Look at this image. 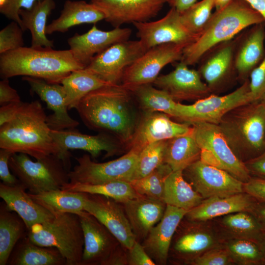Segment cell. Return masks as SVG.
<instances>
[{"instance_id": "6f0895ef", "label": "cell", "mask_w": 265, "mask_h": 265, "mask_svg": "<svg viewBox=\"0 0 265 265\" xmlns=\"http://www.w3.org/2000/svg\"><path fill=\"white\" fill-rule=\"evenodd\" d=\"M265 232V202L257 201L250 211Z\"/></svg>"}, {"instance_id": "8d00e7d4", "label": "cell", "mask_w": 265, "mask_h": 265, "mask_svg": "<svg viewBox=\"0 0 265 265\" xmlns=\"http://www.w3.org/2000/svg\"><path fill=\"white\" fill-rule=\"evenodd\" d=\"M203 199L184 178L183 171H172L166 178L163 201L166 205L189 211Z\"/></svg>"}, {"instance_id": "f5cc1de1", "label": "cell", "mask_w": 265, "mask_h": 265, "mask_svg": "<svg viewBox=\"0 0 265 265\" xmlns=\"http://www.w3.org/2000/svg\"><path fill=\"white\" fill-rule=\"evenodd\" d=\"M20 97L17 91L9 84L8 79H2L0 81V105L1 106L15 103L21 102Z\"/></svg>"}, {"instance_id": "f6af8a7d", "label": "cell", "mask_w": 265, "mask_h": 265, "mask_svg": "<svg viewBox=\"0 0 265 265\" xmlns=\"http://www.w3.org/2000/svg\"><path fill=\"white\" fill-rule=\"evenodd\" d=\"M23 32L20 26L12 21L0 31V54L24 47Z\"/></svg>"}, {"instance_id": "7402d4cb", "label": "cell", "mask_w": 265, "mask_h": 265, "mask_svg": "<svg viewBox=\"0 0 265 265\" xmlns=\"http://www.w3.org/2000/svg\"><path fill=\"white\" fill-rule=\"evenodd\" d=\"M132 32L130 28L120 27L104 31L94 24L84 33H75L67 42L75 59L85 68L97 54L115 43L129 40Z\"/></svg>"}, {"instance_id": "be15d7a7", "label": "cell", "mask_w": 265, "mask_h": 265, "mask_svg": "<svg viewBox=\"0 0 265 265\" xmlns=\"http://www.w3.org/2000/svg\"><path fill=\"white\" fill-rule=\"evenodd\" d=\"M261 102H262L265 106V92L263 95V96L261 97V99L259 100Z\"/></svg>"}, {"instance_id": "cb8c5ba5", "label": "cell", "mask_w": 265, "mask_h": 265, "mask_svg": "<svg viewBox=\"0 0 265 265\" xmlns=\"http://www.w3.org/2000/svg\"><path fill=\"white\" fill-rule=\"evenodd\" d=\"M31 91L37 94L45 102L53 113L47 116V123L49 128L54 130L74 129L79 123L72 118L68 112L66 93L60 83H51L46 80L33 77L23 76Z\"/></svg>"}, {"instance_id": "816d5d0a", "label": "cell", "mask_w": 265, "mask_h": 265, "mask_svg": "<svg viewBox=\"0 0 265 265\" xmlns=\"http://www.w3.org/2000/svg\"><path fill=\"white\" fill-rule=\"evenodd\" d=\"M12 154L7 150L0 148V179L3 183L9 186H14L20 182L10 171L9 160Z\"/></svg>"}, {"instance_id": "d6986e66", "label": "cell", "mask_w": 265, "mask_h": 265, "mask_svg": "<svg viewBox=\"0 0 265 265\" xmlns=\"http://www.w3.org/2000/svg\"><path fill=\"white\" fill-rule=\"evenodd\" d=\"M80 218L84 237L80 265H105L120 243L108 229L95 217L83 211Z\"/></svg>"}, {"instance_id": "f546056e", "label": "cell", "mask_w": 265, "mask_h": 265, "mask_svg": "<svg viewBox=\"0 0 265 265\" xmlns=\"http://www.w3.org/2000/svg\"><path fill=\"white\" fill-rule=\"evenodd\" d=\"M105 19V13L90 2L66 0L60 15L47 26L46 33H63L73 26L83 24H95Z\"/></svg>"}, {"instance_id": "52a82bcc", "label": "cell", "mask_w": 265, "mask_h": 265, "mask_svg": "<svg viewBox=\"0 0 265 265\" xmlns=\"http://www.w3.org/2000/svg\"><path fill=\"white\" fill-rule=\"evenodd\" d=\"M27 154L13 153L9 168L28 192L38 194L60 189L70 182V171L56 155H51L33 161Z\"/></svg>"}, {"instance_id": "9a60e30c", "label": "cell", "mask_w": 265, "mask_h": 265, "mask_svg": "<svg viewBox=\"0 0 265 265\" xmlns=\"http://www.w3.org/2000/svg\"><path fill=\"white\" fill-rule=\"evenodd\" d=\"M184 178L204 199L244 192L243 183L226 171L200 159L183 171Z\"/></svg>"}, {"instance_id": "60d3db41", "label": "cell", "mask_w": 265, "mask_h": 265, "mask_svg": "<svg viewBox=\"0 0 265 265\" xmlns=\"http://www.w3.org/2000/svg\"><path fill=\"white\" fill-rule=\"evenodd\" d=\"M235 265H265L264 258L259 243L245 238H232L223 241Z\"/></svg>"}, {"instance_id": "83f0119b", "label": "cell", "mask_w": 265, "mask_h": 265, "mask_svg": "<svg viewBox=\"0 0 265 265\" xmlns=\"http://www.w3.org/2000/svg\"><path fill=\"white\" fill-rule=\"evenodd\" d=\"M136 240L144 239L151 229L162 218L164 201L140 195L121 203Z\"/></svg>"}, {"instance_id": "4dcf8cb0", "label": "cell", "mask_w": 265, "mask_h": 265, "mask_svg": "<svg viewBox=\"0 0 265 265\" xmlns=\"http://www.w3.org/2000/svg\"><path fill=\"white\" fill-rule=\"evenodd\" d=\"M223 240L245 238L258 243L265 232L248 211L233 212L212 219Z\"/></svg>"}, {"instance_id": "b9f144b4", "label": "cell", "mask_w": 265, "mask_h": 265, "mask_svg": "<svg viewBox=\"0 0 265 265\" xmlns=\"http://www.w3.org/2000/svg\"><path fill=\"white\" fill-rule=\"evenodd\" d=\"M172 171L163 163L145 177L130 183L138 194L163 201L165 179Z\"/></svg>"}, {"instance_id": "277c9868", "label": "cell", "mask_w": 265, "mask_h": 265, "mask_svg": "<svg viewBox=\"0 0 265 265\" xmlns=\"http://www.w3.org/2000/svg\"><path fill=\"white\" fill-rule=\"evenodd\" d=\"M263 22L265 20L262 16L245 0H233L212 14L196 39L184 48L181 61L188 66L193 65L213 47Z\"/></svg>"}, {"instance_id": "74e56055", "label": "cell", "mask_w": 265, "mask_h": 265, "mask_svg": "<svg viewBox=\"0 0 265 265\" xmlns=\"http://www.w3.org/2000/svg\"><path fill=\"white\" fill-rule=\"evenodd\" d=\"M60 84L66 93L68 109L76 108L80 101L91 91L114 85L101 80L85 68L72 72Z\"/></svg>"}, {"instance_id": "6125c7cd", "label": "cell", "mask_w": 265, "mask_h": 265, "mask_svg": "<svg viewBox=\"0 0 265 265\" xmlns=\"http://www.w3.org/2000/svg\"><path fill=\"white\" fill-rule=\"evenodd\" d=\"M258 243L261 249L265 262V232L263 234Z\"/></svg>"}, {"instance_id": "c3c4849f", "label": "cell", "mask_w": 265, "mask_h": 265, "mask_svg": "<svg viewBox=\"0 0 265 265\" xmlns=\"http://www.w3.org/2000/svg\"><path fill=\"white\" fill-rule=\"evenodd\" d=\"M249 87L255 101H259L265 92V56L250 74Z\"/></svg>"}, {"instance_id": "ffe728a7", "label": "cell", "mask_w": 265, "mask_h": 265, "mask_svg": "<svg viewBox=\"0 0 265 265\" xmlns=\"http://www.w3.org/2000/svg\"><path fill=\"white\" fill-rule=\"evenodd\" d=\"M236 36L221 43L208 51L198 63V72L212 94L219 90L236 73L235 52Z\"/></svg>"}, {"instance_id": "836d02e7", "label": "cell", "mask_w": 265, "mask_h": 265, "mask_svg": "<svg viewBox=\"0 0 265 265\" xmlns=\"http://www.w3.org/2000/svg\"><path fill=\"white\" fill-rule=\"evenodd\" d=\"M201 149L191 133L182 135L167 140L164 163L173 171L182 170L200 159Z\"/></svg>"}, {"instance_id": "11a10c76", "label": "cell", "mask_w": 265, "mask_h": 265, "mask_svg": "<svg viewBox=\"0 0 265 265\" xmlns=\"http://www.w3.org/2000/svg\"><path fill=\"white\" fill-rule=\"evenodd\" d=\"M127 249L120 243L114 250L105 265H128Z\"/></svg>"}, {"instance_id": "4fadbf2b", "label": "cell", "mask_w": 265, "mask_h": 265, "mask_svg": "<svg viewBox=\"0 0 265 265\" xmlns=\"http://www.w3.org/2000/svg\"><path fill=\"white\" fill-rule=\"evenodd\" d=\"M147 50L140 40L120 42L95 56L85 68L107 83L120 84L127 68Z\"/></svg>"}, {"instance_id": "e575fe53", "label": "cell", "mask_w": 265, "mask_h": 265, "mask_svg": "<svg viewBox=\"0 0 265 265\" xmlns=\"http://www.w3.org/2000/svg\"><path fill=\"white\" fill-rule=\"evenodd\" d=\"M27 229L21 217L0 205V265H7L9 256L18 241L26 235Z\"/></svg>"}, {"instance_id": "5bb4252c", "label": "cell", "mask_w": 265, "mask_h": 265, "mask_svg": "<svg viewBox=\"0 0 265 265\" xmlns=\"http://www.w3.org/2000/svg\"><path fill=\"white\" fill-rule=\"evenodd\" d=\"M50 133L60 149L58 157L70 170L71 166L70 150H82L88 152L92 158H97L105 151L104 158L117 155L123 149L124 145L113 135L100 132L97 135L81 133L74 129L54 130Z\"/></svg>"}, {"instance_id": "7bdbcfd3", "label": "cell", "mask_w": 265, "mask_h": 265, "mask_svg": "<svg viewBox=\"0 0 265 265\" xmlns=\"http://www.w3.org/2000/svg\"><path fill=\"white\" fill-rule=\"evenodd\" d=\"M167 140L152 143L142 150L138 156L132 180L145 177L164 163Z\"/></svg>"}, {"instance_id": "f907efd6", "label": "cell", "mask_w": 265, "mask_h": 265, "mask_svg": "<svg viewBox=\"0 0 265 265\" xmlns=\"http://www.w3.org/2000/svg\"><path fill=\"white\" fill-rule=\"evenodd\" d=\"M243 189L258 201L265 202V176H251L243 183Z\"/></svg>"}, {"instance_id": "ba28073f", "label": "cell", "mask_w": 265, "mask_h": 265, "mask_svg": "<svg viewBox=\"0 0 265 265\" xmlns=\"http://www.w3.org/2000/svg\"><path fill=\"white\" fill-rule=\"evenodd\" d=\"M223 240L212 220L194 221L184 217L173 237L168 262L191 265L207 251L221 246Z\"/></svg>"}, {"instance_id": "e0dca14e", "label": "cell", "mask_w": 265, "mask_h": 265, "mask_svg": "<svg viewBox=\"0 0 265 265\" xmlns=\"http://www.w3.org/2000/svg\"><path fill=\"white\" fill-rule=\"evenodd\" d=\"M84 211L95 217L127 249L136 238L121 203L104 195L85 193Z\"/></svg>"}, {"instance_id": "680465c9", "label": "cell", "mask_w": 265, "mask_h": 265, "mask_svg": "<svg viewBox=\"0 0 265 265\" xmlns=\"http://www.w3.org/2000/svg\"><path fill=\"white\" fill-rule=\"evenodd\" d=\"M197 0H167V3L171 8L183 12L197 2Z\"/></svg>"}, {"instance_id": "5b68a950", "label": "cell", "mask_w": 265, "mask_h": 265, "mask_svg": "<svg viewBox=\"0 0 265 265\" xmlns=\"http://www.w3.org/2000/svg\"><path fill=\"white\" fill-rule=\"evenodd\" d=\"M218 125L243 163L265 152V106L260 101L233 109Z\"/></svg>"}, {"instance_id": "681fc988", "label": "cell", "mask_w": 265, "mask_h": 265, "mask_svg": "<svg viewBox=\"0 0 265 265\" xmlns=\"http://www.w3.org/2000/svg\"><path fill=\"white\" fill-rule=\"evenodd\" d=\"M128 265H155L156 263L146 252L140 241L136 240L132 246L127 249Z\"/></svg>"}, {"instance_id": "d6a6232c", "label": "cell", "mask_w": 265, "mask_h": 265, "mask_svg": "<svg viewBox=\"0 0 265 265\" xmlns=\"http://www.w3.org/2000/svg\"><path fill=\"white\" fill-rule=\"evenodd\" d=\"M7 265H66V261L57 248L38 245L26 235L15 246Z\"/></svg>"}, {"instance_id": "9c48e42d", "label": "cell", "mask_w": 265, "mask_h": 265, "mask_svg": "<svg viewBox=\"0 0 265 265\" xmlns=\"http://www.w3.org/2000/svg\"><path fill=\"white\" fill-rule=\"evenodd\" d=\"M191 125L201 149V160L226 171L243 183L250 179L244 163L237 157L218 125L206 122Z\"/></svg>"}, {"instance_id": "3957f363", "label": "cell", "mask_w": 265, "mask_h": 265, "mask_svg": "<svg viewBox=\"0 0 265 265\" xmlns=\"http://www.w3.org/2000/svg\"><path fill=\"white\" fill-rule=\"evenodd\" d=\"M84 68L69 49L22 47L0 55L2 79L22 76L61 83L72 72Z\"/></svg>"}, {"instance_id": "9f6ffc18", "label": "cell", "mask_w": 265, "mask_h": 265, "mask_svg": "<svg viewBox=\"0 0 265 265\" xmlns=\"http://www.w3.org/2000/svg\"><path fill=\"white\" fill-rule=\"evenodd\" d=\"M22 102L10 103L0 108V126L9 121L13 116Z\"/></svg>"}, {"instance_id": "8992f818", "label": "cell", "mask_w": 265, "mask_h": 265, "mask_svg": "<svg viewBox=\"0 0 265 265\" xmlns=\"http://www.w3.org/2000/svg\"><path fill=\"white\" fill-rule=\"evenodd\" d=\"M27 237L41 246L57 248L66 261V265H80L84 237L80 216L64 213L51 220L33 225Z\"/></svg>"}, {"instance_id": "f1b7e54d", "label": "cell", "mask_w": 265, "mask_h": 265, "mask_svg": "<svg viewBox=\"0 0 265 265\" xmlns=\"http://www.w3.org/2000/svg\"><path fill=\"white\" fill-rule=\"evenodd\" d=\"M257 201L245 192L223 197H210L203 199L198 206L188 211L184 217L190 220L207 221L233 212H250Z\"/></svg>"}, {"instance_id": "1f68e13d", "label": "cell", "mask_w": 265, "mask_h": 265, "mask_svg": "<svg viewBox=\"0 0 265 265\" xmlns=\"http://www.w3.org/2000/svg\"><path fill=\"white\" fill-rule=\"evenodd\" d=\"M56 7L54 0H41L29 9H22L19 15L24 31L29 30L33 48H53L54 42L47 37L46 29L49 16Z\"/></svg>"}, {"instance_id": "91938a15", "label": "cell", "mask_w": 265, "mask_h": 265, "mask_svg": "<svg viewBox=\"0 0 265 265\" xmlns=\"http://www.w3.org/2000/svg\"><path fill=\"white\" fill-rule=\"evenodd\" d=\"M265 20V0H245Z\"/></svg>"}, {"instance_id": "6da1fadb", "label": "cell", "mask_w": 265, "mask_h": 265, "mask_svg": "<svg viewBox=\"0 0 265 265\" xmlns=\"http://www.w3.org/2000/svg\"><path fill=\"white\" fill-rule=\"evenodd\" d=\"M132 94L121 84L104 86L87 94L75 109L88 128L113 135L127 151L141 117Z\"/></svg>"}, {"instance_id": "44dd1931", "label": "cell", "mask_w": 265, "mask_h": 265, "mask_svg": "<svg viewBox=\"0 0 265 265\" xmlns=\"http://www.w3.org/2000/svg\"><path fill=\"white\" fill-rule=\"evenodd\" d=\"M153 84L165 91L176 101H197L212 94L198 71L190 69L181 61L171 72L159 76Z\"/></svg>"}, {"instance_id": "ab89813d", "label": "cell", "mask_w": 265, "mask_h": 265, "mask_svg": "<svg viewBox=\"0 0 265 265\" xmlns=\"http://www.w3.org/2000/svg\"><path fill=\"white\" fill-rule=\"evenodd\" d=\"M61 189L74 192L102 195L110 197L120 203L140 196L135 191L131 183L126 181L110 182L99 185L69 182L63 186Z\"/></svg>"}, {"instance_id": "484cf974", "label": "cell", "mask_w": 265, "mask_h": 265, "mask_svg": "<svg viewBox=\"0 0 265 265\" xmlns=\"http://www.w3.org/2000/svg\"><path fill=\"white\" fill-rule=\"evenodd\" d=\"M236 38L235 68L238 78L244 81L265 56V22L251 26Z\"/></svg>"}, {"instance_id": "bcb514c9", "label": "cell", "mask_w": 265, "mask_h": 265, "mask_svg": "<svg viewBox=\"0 0 265 265\" xmlns=\"http://www.w3.org/2000/svg\"><path fill=\"white\" fill-rule=\"evenodd\" d=\"M235 265L226 249L221 246L212 248L196 258L191 265Z\"/></svg>"}, {"instance_id": "94428289", "label": "cell", "mask_w": 265, "mask_h": 265, "mask_svg": "<svg viewBox=\"0 0 265 265\" xmlns=\"http://www.w3.org/2000/svg\"><path fill=\"white\" fill-rule=\"evenodd\" d=\"M232 0H214L215 10L223 8Z\"/></svg>"}, {"instance_id": "f35d334b", "label": "cell", "mask_w": 265, "mask_h": 265, "mask_svg": "<svg viewBox=\"0 0 265 265\" xmlns=\"http://www.w3.org/2000/svg\"><path fill=\"white\" fill-rule=\"evenodd\" d=\"M143 112H160L178 118L177 102L165 91L156 88L152 84L137 86L130 90Z\"/></svg>"}, {"instance_id": "7dc6e473", "label": "cell", "mask_w": 265, "mask_h": 265, "mask_svg": "<svg viewBox=\"0 0 265 265\" xmlns=\"http://www.w3.org/2000/svg\"><path fill=\"white\" fill-rule=\"evenodd\" d=\"M41 0H0V13L9 20L17 22L21 27L22 22L19 11L29 9Z\"/></svg>"}, {"instance_id": "d4e9b609", "label": "cell", "mask_w": 265, "mask_h": 265, "mask_svg": "<svg viewBox=\"0 0 265 265\" xmlns=\"http://www.w3.org/2000/svg\"><path fill=\"white\" fill-rule=\"evenodd\" d=\"M188 211L166 205L161 219L150 231L141 242L156 265H165L174 234Z\"/></svg>"}, {"instance_id": "7a4b0ae2", "label": "cell", "mask_w": 265, "mask_h": 265, "mask_svg": "<svg viewBox=\"0 0 265 265\" xmlns=\"http://www.w3.org/2000/svg\"><path fill=\"white\" fill-rule=\"evenodd\" d=\"M47 116L39 101L22 102L12 118L0 126V148L36 159L58 157L60 149L51 134Z\"/></svg>"}, {"instance_id": "603a6c76", "label": "cell", "mask_w": 265, "mask_h": 265, "mask_svg": "<svg viewBox=\"0 0 265 265\" xmlns=\"http://www.w3.org/2000/svg\"><path fill=\"white\" fill-rule=\"evenodd\" d=\"M114 27L124 24L146 22L156 16L167 0H90Z\"/></svg>"}, {"instance_id": "ac0fdd59", "label": "cell", "mask_w": 265, "mask_h": 265, "mask_svg": "<svg viewBox=\"0 0 265 265\" xmlns=\"http://www.w3.org/2000/svg\"><path fill=\"white\" fill-rule=\"evenodd\" d=\"M170 117L160 112H143L127 146V152L132 150L140 153L152 143L168 140L193 132L192 125L173 121Z\"/></svg>"}, {"instance_id": "7c38bea8", "label": "cell", "mask_w": 265, "mask_h": 265, "mask_svg": "<svg viewBox=\"0 0 265 265\" xmlns=\"http://www.w3.org/2000/svg\"><path fill=\"white\" fill-rule=\"evenodd\" d=\"M185 46L174 43L148 49L125 70L121 84L130 90L141 85L153 84L167 65L182 59Z\"/></svg>"}, {"instance_id": "4316f807", "label": "cell", "mask_w": 265, "mask_h": 265, "mask_svg": "<svg viewBox=\"0 0 265 265\" xmlns=\"http://www.w3.org/2000/svg\"><path fill=\"white\" fill-rule=\"evenodd\" d=\"M26 190L20 182L14 186L2 182L0 184V197L8 210L16 212L21 217L28 230L35 224L52 219L54 216L36 203Z\"/></svg>"}, {"instance_id": "db71d44e", "label": "cell", "mask_w": 265, "mask_h": 265, "mask_svg": "<svg viewBox=\"0 0 265 265\" xmlns=\"http://www.w3.org/2000/svg\"><path fill=\"white\" fill-rule=\"evenodd\" d=\"M244 164L251 176H265V152Z\"/></svg>"}, {"instance_id": "ee69618b", "label": "cell", "mask_w": 265, "mask_h": 265, "mask_svg": "<svg viewBox=\"0 0 265 265\" xmlns=\"http://www.w3.org/2000/svg\"><path fill=\"white\" fill-rule=\"evenodd\" d=\"M215 7L214 0H202L180 12L181 21L191 33L198 35L205 27Z\"/></svg>"}, {"instance_id": "2e32d148", "label": "cell", "mask_w": 265, "mask_h": 265, "mask_svg": "<svg viewBox=\"0 0 265 265\" xmlns=\"http://www.w3.org/2000/svg\"><path fill=\"white\" fill-rule=\"evenodd\" d=\"M132 24L137 29V36L147 50L167 43L182 45L186 47L198 36L186 28L181 21L180 12L173 8L158 20Z\"/></svg>"}, {"instance_id": "8fae6325", "label": "cell", "mask_w": 265, "mask_h": 265, "mask_svg": "<svg viewBox=\"0 0 265 265\" xmlns=\"http://www.w3.org/2000/svg\"><path fill=\"white\" fill-rule=\"evenodd\" d=\"M139 153L129 150L121 157L105 162L93 161L90 155L76 158L78 164L68 172L70 183L90 185L102 184L114 181L130 182Z\"/></svg>"}, {"instance_id": "30bf717a", "label": "cell", "mask_w": 265, "mask_h": 265, "mask_svg": "<svg viewBox=\"0 0 265 265\" xmlns=\"http://www.w3.org/2000/svg\"><path fill=\"white\" fill-rule=\"evenodd\" d=\"M254 102L247 79L237 89L224 96L211 94L189 105L177 102L178 119L189 124L206 122L218 125L231 110Z\"/></svg>"}, {"instance_id": "d590c367", "label": "cell", "mask_w": 265, "mask_h": 265, "mask_svg": "<svg viewBox=\"0 0 265 265\" xmlns=\"http://www.w3.org/2000/svg\"><path fill=\"white\" fill-rule=\"evenodd\" d=\"M28 193L36 203L47 209L54 216L64 213L79 214L84 211L85 193L60 188L38 194Z\"/></svg>"}]
</instances>
